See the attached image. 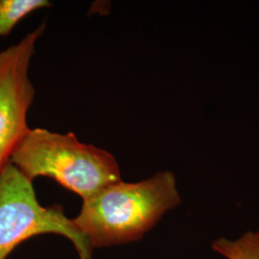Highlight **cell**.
<instances>
[{
    "label": "cell",
    "instance_id": "obj_1",
    "mask_svg": "<svg viewBox=\"0 0 259 259\" xmlns=\"http://www.w3.org/2000/svg\"><path fill=\"white\" fill-rule=\"evenodd\" d=\"M181 202L175 175L158 172L139 183L106 186L83 201L73 221L93 248L128 244L140 240Z\"/></svg>",
    "mask_w": 259,
    "mask_h": 259
},
{
    "label": "cell",
    "instance_id": "obj_2",
    "mask_svg": "<svg viewBox=\"0 0 259 259\" xmlns=\"http://www.w3.org/2000/svg\"><path fill=\"white\" fill-rule=\"evenodd\" d=\"M9 162L30 181L51 178L83 201L122 181L118 163L111 154L80 142L73 133L29 129Z\"/></svg>",
    "mask_w": 259,
    "mask_h": 259
},
{
    "label": "cell",
    "instance_id": "obj_3",
    "mask_svg": "<svg viewBox=\"0 0 259 259\" xmlns=\"http://www.w3.org/2000/svg\"><path fill=\"white\" fill-rule=\"evenodd\" d=\"M54 233L74 245L80 259H93V248L73 219L65 216L60 204L42 206L33 182L12 163L0 173V259H6L31 237Z\"/></svg>",
    "mask_w": 259,
    "mask_h": 259
},
{
    "label": "cell",
    "instance_id": "obj_4",
    "mask_svg": "<svg viewBox=\"0 0 259 259\" xmlns=\"http://www.w3.org/2000/svg\"><path fill=\"white\" fill-rule=\"evenodd\" d=\"M45 29L46 21L0 52V173L29 131L27 113L36 90L28 73L36 42Z\"/></svg>",
    "mask_w": 259,
    "mask_h": 259
},
{
    "label": "cell",
    "instance_id": "obj_5",
    "mask_svg": "<svg viewBox=\"0 0 259 259\" xmlns=\"http://www.w3.org/2000/svg\"><path fill=\"white\" fill-rule=\"evenodd\" d=\"M50 5L51 2L47 0H0V37L8 36L31 13Z\"/></svg>",
    "mask_w": 259,
    "mask_h": 259
},
{
    "label": "cell",
    "instance_id": "obj_6",
    "mask_svg": "<svg viewBox=\"0 0 259 259\" xmlns=\"http://www.w3.org/2000/svg\"><path fill=\"white\" fill-rule=\"evenodd\" d=\"M212 250L227 259H259V232H247L236 240L220 237Z\"/></svg>",
    "mask_w": 259,
    "mask_h": 259
}]
</instances>
